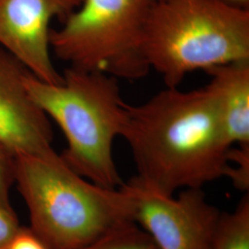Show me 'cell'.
<instances>
[{"mask_svg":"<svg viewBox=\"0 0 249 249\" xmlns=\"http://www.w3.org/2000/svg\"><path fill=\"white\" fill-rule=\"evenodd\" d=\"M121 137L137 177L165 195L227 176L231 146L205 87H165L141 105L127 104Z\"/></svg>","mask_w":249,"mask_h":249,"instance_id":"1","label":"cell"},{"mask_svg":"<svg viewBox=\"0 0 249 249\" xmlns=\"http://www.w3.org/2000/svg\"><path fill=\"white\" fill-rule=\"evenodd\" d=\"M14 174L29 210L30 228L50 249H80L133 222L123 184L108 188L92 183L54 150L15 157Z\"/></svg>","mask_w":249,"mask_h":249,"instance_id":"2","label":"cell"},{"mask_svg":"<svg viewBox=\"0 0 249 249\" xmlns=\"http://www.w3.org/2000/svg\"><path fill=\"white\" fill-rule=\"evenodd\" d=\"M62 82L46 83L31 72L28 92L62 130L67 142L64 160L81 177L108 188L123 184L114 159V143L121 137L126 106L118 79L106 73L69 67Z\"/></svg>","mask_w":249,"mask_h":249,"instance_id":"3","label":"cell"},{"mask_svg":"<svg viewBox=\"0 0 249 249\" xmlns=\"http://www.w3.org/2000/svg\"><path fill=\"white\" fill-rule=\"evenodd\" d=\"M143 53L170 88L191 72L249 60V9L224 0H156Z\"/></svg>","mask_w":249,"mask_h":249,"instance_id":"4","label":"cell"},{"mask_svg":"<svg viewBox=\"0 0 249 249\" xmlns=\"http://www.w3.org/2000/svg\"><path fill=\"white\" fill-rule=\"evenodd\" d=\"M155 1L83 0L61 28L51 30V51L77 70L118 80L142 79L150 71L144 29Z\"/></svg>","mask_w":249,"mask_h":249,"instance_id":"5","label":"cell"},{"mask_svg":"<svg viewBox=\"0 0 249 249\" xmlns=\"http://www.w3.org/2000/svg\"><path fill=\"white\" fill-rule=\"evenodd\" d=\"M123 187L131 199L134 223L157 249H213L222 213L208 201L202 188L165 195L137 176Z\"/></svg>","mask_w":249,"mask_h":249,"instance_id":"6","label":"cell"},{"mask_svg":"<svg viewBox=\"0 0 249 249\" xmlns=\"http://www.w3.org/2000/svg\"><path fill=\"white\" fill-rule=\"evenodd\" d=\"M83 0H0V46L35 77L57 84L63 77L52 60L51 22H63Z\"/></svg>","mask_w":249,"mask_h":249,"instance_id":"7","label":"cell"},{"mask_svg":"<svg viewBox=\"0 0 249 249\" xmlns=\"http://www.w3.org/2000/svg\"><path fill=\"white\" fill-rule=\"evenodd\" d=\"M29 72L0 46V144L14 157L41 155L53 150L50 119L24 84Z\"/></svg>","mask_w":249,"mask_h":249,"instance_id":"8","label":"cell"},{"mask_svg":"<svg viewBox=\"0 0 249 249\" xmlns=\"http://www.w3.org/2000/svg\"><path fill=\"white\" fill-rule=\"evenodd\" d=\"M205 86L213 99L228 143L249 144V60L233 61L207 71Z\"/></svg>","mask_w":249,"mask_h":249,"instance_id":"9","label":"cell"},{"mask_svg":"<svg viewBox=\"0 0 249 249\" xmlns=\"http://www.w3.org/2000/svg\"><path fill=\"white\" fill-rule=\"evenodd\" d=\"M213 249H249V196L231 213H222Z\"/></svg>","mask_w":249,"mask_h":249,"instance_id":"10","label":"cell"},{"mask_svg":"<svg viewBox=\"0 0 249 249\" xmlns=\"http://www.w3.org/2000/svg\"><path fill=\"white\" fill-rule=\"evenodd\" d=\"M78 249H157L150 235L136 223H124Z\"/></svg>","mask_w":249,"mask_h":249,"instance_id":"11","label":"cell"},{"mask_svg":"<svg viewBox=\"0 0 249 249\" xmlns=\"http://www.w3.org/2000/svg\"><path fill=\"white\" fill-rule=\"evenodd\" d=\"M229 169L226 178L244 192L249 190V144L231 146L228 151Z\"/></svg>","mask_w":249,"mask_h":249,"instance_id":"12","label":"cell"},{"mask_svg":"<svg viewBox=\"0 0 249 249\" xmlns=\"http://www.w3.org/2000/svg\"><path fill=\"white\" fill-rule=\"evenodd\" d=\"M15 157L0 144V206L13 210L10 203V188L15 183Z\"/></svg>","mask_w":249,"mask_h":249,"instance_id":"13","label":"cell"},{"mask_svg":"<svg viewBox=\"0 0 249 249\" xmlns=\"http://www.w3.org/2000/svg\"><path fill=\"white\" fill-rule=\"evenodd\" d=\"M0 249H50L31 228L19 227L7 246Z\"/></svg>","mask_w":249,"mask_h":249,"instance_id":"14","label":"cell"},{"mask_svg":"<svg viewBox=\"0 0 249 249\" xmlns=\"http://www.w3.org/2000/svg\"><path fill=\"white\" fill-rule=\"evenodd\" d=\"M19 227L14 211L0 206V249L8 245Z\"/></svg>","mask_w":249,"mask_h":249,"instance_id":"15","label":"cell"},{"mask_svg":"<svg viewBox=\"0 0 249 249\" xmlns=\"http://www.w3.org/2000/svg\"><path fill=\"white\" fill-rule=\"evenodd\" d=\"M224 1H226L228 3H231V4H233L235 6H239V7H242V8L249 9V0H224Z\"/></svg>","mask_w":249,"mask_h":249,"instance_id":"16","label":"cell"}]
</instances>
